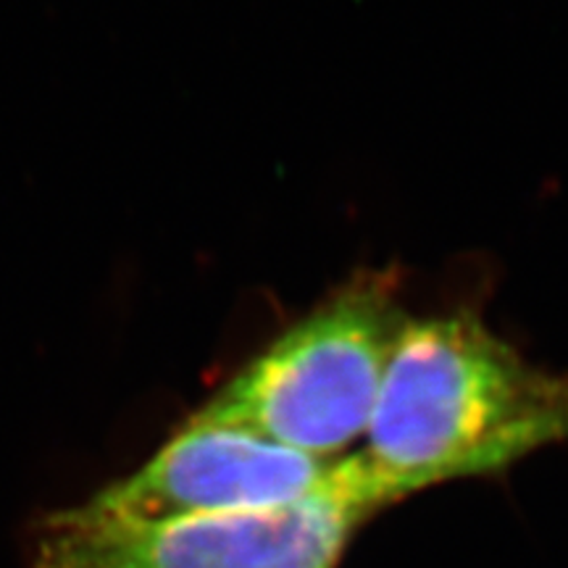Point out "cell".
<instances>
[{"mask_svg": "<svg viewBox=\"0 0 568 568\" xmlns=\"http://www.w3.org/2000/svg\"><path fill=\"white\" fill-rule=\"evenodd\" d=\"M568 439V372L531 366L474 316L408 322L353 453L382 508Z\"/></svg>", "mask_w": 568, "mask_h": 568, "instance_id": "6da1fadb", "label": "cell"}, {"mask_svg": "<svg viewBox=\"0 0 568 568\" xmlns=\"http://www.w3.org/2000/svg\"><path fill=\"white\" fill-rule=\"evenodd\" d=\"M393 274L353 276L290 326L197 410L318 460L366 437L389 355L408 318Z\"/></svg>", "mask_w": 568, "mask_h": 568, "instance_id": "7a4b0ae2", "label": "cell"}, {"mask_svg": "<svg viewBox=\"0 0 568 568\" xmlns=\"http://www.w3.org/2000/svg\"><path fill=\"white\" fill-rule=\"evenodd\" d=\"M379 508L351 453L322 489L276 508L151 524L53 510L34 531L30 568H337Z\"/></svg>", "mask_w": 568, "mask_h": 568, "instance_id": "3957f363", "label": "cell"}, {"mask_svg": "<svg viewBox=\"0 0 568 568\" xmlns=\"http://www.w3.org/2000/svg\"><path fill=\"white\" fill-rule=\"evenodd\" d=\"M335 464L243 426L193 416L148 464L80 508L98 518L138 524L276 508L322 489Z\"/></svg>", "mask_w": 568, "mask_h": 568, "instance_id": "277c9868", "label": "cell"}]
</instances>
